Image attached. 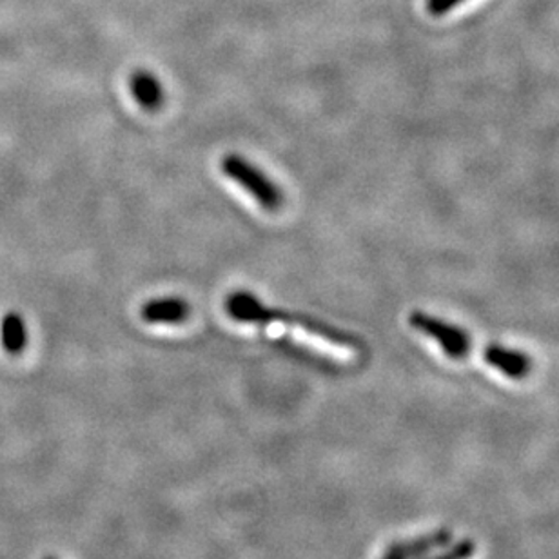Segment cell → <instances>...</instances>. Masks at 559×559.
<instances>
[{
	"label": "cell",
	"instance_id": "cell-11",
	"mask_svg": "<svg viewBox=\"0 0 559 559\" xmlns=\"http://www.w3.org/2000/svg\"><path fill=\"white\" fill-rule=\"evenodd\" d=\"M44 559H53V558H44Z\"/></svg>",
	"mask_w": 559,
	"mask_h": 559
},
{
	"label": "cell",
	"instance_id": "cell-9",
	"mask_svg": "<svg viewBox=\"0 0 559 559\" xmlns=\"http://www.w3.org/2000/svg\"><path fill=\"white\" fill-rule=\"evenodd\" d=\"M476 555V544L473 539H462L457 544H451L445 549L436 550L432 555L419 559H471Z\"/></svg>",
	"mask_w": 559,
	"mask_h": 559
},
{
	"label": "cell",
	"instance_id": "cell-6",
	"mask_svg": "<svg viewBox=\"0 0 559 559\" xmlns=\"http://www.w3.org/2000/svg\"><path fill=\"white\" fill-rule=\"evenodd\" d=\"M191 307L182 298H156V300L145 301L140 309V317L147 323H175L186 322Z\"/></svg>",
	"mask_w": 559,
	"mask_h": 559
},
{
	"label": "cell",
	"instance_id": "cell-4",
	"mask_svg": "<svg viewBox=\"0 0 559 559\" xmlns=\"http://www.w3.org/2000/svg\"><path fill=\"white\" fill-rule=\"evenodd\" d=\"M451 544L452 534L447 528H441L421 538L391 545L382 559H419L432 555L436 550L445 549Z\"/></svg>",
	"mask_w": 559,
	"mask_h": 559
},
{
	"label": "cell",
	"instance_id": "cell-7",
	"mask_svg": "<svg viewBox=\"0 0 559 559\" xmlns=\"http://www.w3.org/2000/svg\"><path fill=\"white\" fill-rule=\"evenodd\" d=\"M130 90L136 104L145 111H158L166 98L160 81L147 70H136L130 76Z\"/></svg>",
	"mask_w": 559,
	"mask_h": 559
},
{
	"label": "cell",
	"instance_id": "cell-5",
	"mask_svg": "<svg viewBox=\"0 0 559 559\" xmlns=\"http://www.w3.org/2000/svg\"><path fill=\"white\" fill-rule=\"evenodd\" d=\"M485 361L490 367H495L498 371L503 372L506 377L512 380H523L533 371V360L525 353L516 349H507L501 345H489L485 349Z\"/></svg>",
	"mask_w": 559,
	"mask_h": 559
},
{
	"label": "cell",
	"instance_id": "cell-2",
	"mask_svg": "<svg viewBox=\"0 0 559 559\" xmlns=\"http://www.w3.org/2000/svg\"><path fill=\"white\" fill-rule=\"evenodd\" d=\"M221 167L224 175L231 178L233 182H237L240 188L246 189V193L251 194L262 210L275 213L284 204L282 189L248 158L231 153L222 158Z\"/></svg>",
	"mask_w": 559,
	"mask_h": 559
},
{
	"label": "cell",
	"instance_id": "cell-8",
	"mask_svg": "<svg viewBox=\"0 0 559 559\" xmlns=\"http://www.w3.org/2000/svg\"><path fill=\"white\" fill-rule=\"evenodd\" d=\"M2 336H4L5 349L10 350L11 355H19L26 345V331L21 318L15 314L8 318L2 329Z\"/></svg>",
	"mask_w": 559,
	"mask_h": 559
},
{
	"label": "cell",
	"instance_id": "cell-10",
	"mask_svg": "<svg viewBox=\"0 0 559 559\" xmlns=\"http://www.w3.org/2000/svg\"><path fill=\"white\" fill-rule=\"evenodd\" d=\"M463 0H427V11L430 15L441 16L462 4Z\"/></svg>",
	"mask_w": 559,
	"mask_h": 559
},
{
	"label": "cell",
	"instance_id": "cell-1",
	"mask_svg": "<svg viewBox=\"0 0 559 559\" xmlns=\"http://www.w3.org/2000/svg\"><path fill=\"white\" fill-rule=\"evenodd\" d=\"M226 311L233 320L240 323H253V325H270L282 323L287 328H298L306 333L325 340L329 344L342 345V347H355L358 340L353 334L345 333L342 329L333 328L320 318L301 314V312L282 311L275 307L265 306L257 296L248 290H235L226 298Z\"/></svg>",
	"mask_w": 559,
	"mask_h": 559
},
{
	"label": "cell",
	"instance_id": "cell-3",
	"mask_svg": "<svg viewBox=\"0 0 559 559\" xmlns=\"http://www.w3.org/2000/svg\"><path fill=\"white\" fill-rule=\"evenodd\" d=\"M409 323L419 333L427 334L429 338L438 342L449 358L462 360L468 355V349H471L468 334L463 333L462 329H457L456 325L445 323L443 320H438V318L430 317V314H425L421 311L413 312Z\"/></svg>",
	"mask_w": 559,
	"mask_h": 559
}]
</instances>
